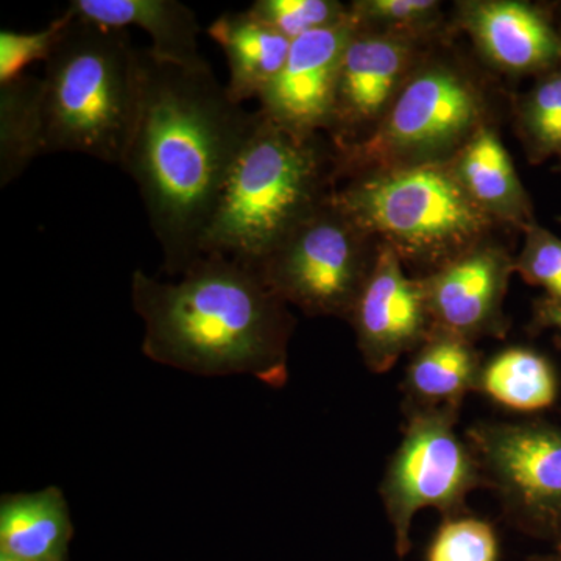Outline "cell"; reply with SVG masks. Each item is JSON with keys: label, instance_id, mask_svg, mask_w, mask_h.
<instances>
[{"label": "cell", "instance_id": "cell-1", "mask_svg": "<svg viewBox=\"0 0 561 561\" xmlns=\"http://www.w3.org/2000/svg\"><path fill=\"white\" fill-rule=\"evenodd\" d=\"M142 55V94L122 169L135 180L164 268L180 276L202 243L232 165L262 119L231 99L210 66Z\"/></svg>", "mask_w": 561, "mask_h": 561}, {"label": "cell", "instance_id": "cell-2", "mask_svg": "<svg viewBox=\"0 0 561 561\" xmlns=\"http://www.w3.org/2000/svg\"><path fill=\"white\" fill-rule=\"evenodd\" d=\"M179 278L133 273L142 353L192 375H247L273 389L286 386L295 321L261 273L227 257L202 256Z\"/></svg>", "mask_w": 561, "mask_h": 561}, {"label": "cell", "instance_id": "cell-3", "mask_svg": "<svg viewBox=\"0 0 561 561\" xmlns=\"http://www.w3.org/2000/svg\"><path fill=\"white\" fill-rule=\"evenodd\" d=\"M337 154L319 135H300L262 114L260 125L232 165L202 256H221L260 268L280 243L334 191Z\"/></svg>", "mask_w": 561, "mask_h": 561}, {"label": "cell", "instance_id": "cell-4", "mask_svg": "<svg viewBox=\"0 0 561 561\" xmlns=\"http://www.w3.org/2000/svg\"><path fill=\"white\" fill-rule=\"evenodd\" d=\"M125 28L76 16L41 79L44 154L124 164L142 94V55Z\"/></svg>", "mask_w": 561, "mask_h": 561}, {"label": "cell", "instance_id": "cell-5", "mask_svg": "<svg viewBox=\"0 0 561 561\" xmlns=\"http://www.w3.org/2000/svg\"><path fill=\"white\" fill-rule=\"evenodd\" d=\"M332 202L401 261L434 272L476 249L493 221L460 186L448 161L360 173L334 191Z\"/></svg>", "mask_w": 561, "mask_h": 561}, {"label": "cell", "instance_id": "cell-6", "mask_svg": "<svg viewBox=\"0 0 561 561\" xmlns=\"http://www.w3.org/2000/svg\"><path fill=\"white\" fill-rule=\"evenodd\" d=\"M479 119L481 102L467 80L445 68L423 70L401 88L367 138L339 150V173L440 162L481 128Z\"/></svg>", "mask_w": 561, "mask_h": 561}, {"label": "cell", "instance_id": "cell-7", "mask_svg": "<svg viewBox=\"0 0 561 561\" xmlns=\"http://www.w3.org/2000/svg\"><path fill=\"white\" fill-rule=\"evenodd\" d=\"M459 411L411 409L408 426L381 483V500L398 557L411 551L413 518L437 508L445 518L465 513L467 496L483 485L481 465L456 432Z\"/></svg>", "mask_w": 561, "mask_h": 561}, {"label": "cell", "instance_id": "cell-8", "mask_svg": "<svg viewBox=\"0 0 561 561\" xmlns=\"http://www.w3.org/2000/svg\"><path fill=\"white\" fill-rule=\"evenodd\" d=\"M368 242L331 195L257 272L279 298L308 316L350 319L375 264Z\"/></svg>", "mask_w": 561, "mask_h": 561}, {"label": "cell", "instance_id": "cell-9", "mask_svg": "<svg viewBox=\"0 0 561 561\" xmlns=\"http://www.w3.org/2000/svg\"><path fill=\"white\" fill-rule=\"evenodd\" d=\"M485 485L505 515L531 537L561 534V427L548 423L474 424L467 434Z\"/></svg>", "mask_w": 561, "mask_h": 561}, {"label": "cell", "instance_id": "cell-10", "mask_svg": "<svg viewBox=\"0 0 561 561\" xmlns=\"http://www.w3.org/2000/svg\"><path fill=\"white\" fill-rule=\"evenodd\" d=\"M373 373H387L416 351L434 330L423 279L409 278L393 249L379 245L375 264L350 319Z\"/></svg>", "mask_w": 561, "mask_h": 561}, {"label": "cell", "instance_id": "cell-11", "mask_svg": "<svg viewBox=\"0 0 561 561\" xmlns=\"http://www.w3.org/2000/svg\"><path fill=\"white\" fill-rule=\"evenodd\" d=\"M357 25L353 18L291 41L289 57L262 91L261 113L300 135L330 130L343 51Z\"/></svg>", "mask_w": 561, "mask_h": 561}, {"label": "cell", "instance_id": "cell-12", "mask_svg": "<svg viewBox=\"0 0 561 561\" xmlns=\"http://www.w3.org/2000/svg\"><path fill=\"white\" fill-rule=\"evenodd\" d=\"M411 60L408 38L356 28L335 87L330 131L339 150L353 146L360 131L375 130L401 91Z\"/></svg>", "mask_w": 561, "mask_h": 561}, {"label": "cell", "instance_id": "cell-13", "mask_svg": "<svg viewBox=\"0 0 561 561\" xmlns=\"http://www.w3.org/2000/svg\"><path fill=\"white\" fill-rule=\"evenodd\" d=\"M515 264L494 247L461 254L423 279L437 328L472 341L502 331V300Z\"/></svg>", "mask_w": 561, "mask_h": 561}, {"label": "cell", "instance_id": "cell-14", "mask_svg": "<svg viewBox=\"0 0 561 561\" xmlns=\"http://www.w3.org/2000/svg\"><path fill=\"white\" fill-rule=\"evenodd\" d=\"M463 27L497 68L540 72L561 61V38L531 5L515 0H479L461 7Z\"/></svg>", "mask_w": 561, "mask_h": 561}, {"label": "cell", "instance_id": "cell-15", "mask_svg": "<svg viewBox=\"0 0 561 561\" xmlns=\"http://www.w3.org/2000/svg\"><path fill=\"white\" fill-rule=\"evenodd\" d=\"M69 9L80 20L105 27L136 25L149 33L154 58L184 68L209 62L198 50L201 24L194 10L176 0H72Z\"/></svg>", "mask_w": 561, "mask_h": 561}, {"label": "cell", "instance_id": "cell-16", "mask_svg": "<svg viewBox=\"0 0 561 561\" xmlns=\"http://www.w3.org/2000/svg\"><path fill=\"white\" fill-rule=\"evenodd\" d=\"M483 365L471 341L434 327L415 351L405 371L404 390L411 409L459 411L470 391H478Z\"/></svg>", "mask_w": 561, "mask_h": 561}, {"label": "cell", "instance_id": "cell-17", "mask_svg": "<svg viewBox=\"0 0 561 561\" xmlns=\"http://www.w3.org/2000/svg\"><path fill=\"white\" fill-rule=\"evenodd\" d=\"M73 527L58 486L5 494L0 501V557L14 561H66Z\"/></svg>", "mask_w": 561, "mask_h": 561}, {"label": "cell", "instance_id": "cell-18", "mask_svg": "<svg viewBox=\"0 0 561 561\" xmlns=\"http://www.w3.org/2000/svg\"><path fill=\"white\" fill-rule=\"evenodd\" d=\"M460 186L491 219L531 225L530 205L500 136L481 127L448 161Z\"/></svg>", "mask_w": 561, "mask_h": 561}, {"label": "cell", "instance_id": "cell-19", "mask_svg": "<svg viewBox=\"0 0 561 561\" xmlns=\"http://www.w3.org/2000/svg\"><path fill=\"white\" fill-rule=\"evenodd\" d=\"M208 35L225 51L230 70L227 90L241 105L260 99L289 57L291 41L249 10L221 14L209 25Z\"/></svg>", "mask_w": 561, "mask_h": 561}, {"label": "cell", "instance_id": "cell-20", "mask_svg": "<svg viewBox=\"0 0 561 561\" xmlns=\"http://www.w3.org/2000/svg\"><path fill=\"white\" fill-rule=\"evenodd\" d=\"M478 391L507 411L534 413L556 402L559 381L551 362L537 351L508 348L483 365Z\"/></svg>", "mask_w": 561, "mask_h": 561}, {"label": "cell", "instance_id": "cell-21", "mask_svg": "<svg viewBox=\"0 0 561 561\" xmlns=\"http://www.w3.org/2000/svg\"><path fill=\"white\" fill-rule=\"evenodd\" d=\"M43 157L41 79L16 77L0 83V186L20 179Z\"/></svg>", "mask_w": 561, "mask_h": 561}, {"label": "cell", "instance_id": "cell-22", "mask_svg": "<svg viewBox=\"0 0 561 561\" xmlns=\"http://www.w3.org/2000/svg\"><path fill=\"white\" fill-rule=\"evenodd\" d=\"M249 11L289 41L331 27L350 16V7L335 0H257Z\"/></svg>", "mask_w": 561, "mask_h": 561}, {"label": "cell", "instance_id": "cell-23", "mask_svg": "<svg viewBox=\"0 0 561 561\" xmlns=\"http://www.w3.org/2000/svg\"><path fill=\"white\" fill-rule=\"evenodd\" d=\"M500 540L485 519L461 515L445 518L432 538L426 561H497Z\"/></svg>", "mask_w": 561, "mask_h": 561}, {"label": "cell", "instance_id": "cell-24", "mask_svg": "<svg viewBox=\"0 0 561 561\" xmlns=\"http://www.w3.org/2000/svg\"><path fill=\"white\" fill-rule=\"evenodd\" d=\"M522 128L534 157H561V70L548 73L523 103Z\"/></svg>", "mask_w": 561, "mask_h": 561}, {"label": "cell", "instance_id": "cell-25", "mask_svg": "<svg viewBox=\"0 0 561 561\" xmlns=\"http://www.w3.org/2000/svg\"><path fill=\"white\" fill-rule=\"evenodd\" d=\"M440 3L434 0H362L350 7L357 28L408 38L409 33L432 27Z\"/></svg>", "mask_w": 561, "mask_h": 561}, {"label": "cell", "instance_id": "cell-26", "mask_svg": "<svg viewBox=\"0 0 561 561\" xmlns=\"http://www.w3.org/2000/svg\"><path fill=\"white\" fill-rule=\"evenodd\" d=\"M73 20L76 13L68 7L60 18L51 21L43 31L0 32V83L22 76V70L31 62H46Z\"/></svg>", "mask_w": 561, "mask_h": 561}, {"label": "cell", "instance_id": "cell-27", "mask_svg": "<svg viewBox=\"0 0 561 561\" xmlns=\"http://www.w3.org/2000/svg\"><path fill=\"white\" fill-rule=\"evenodd\" d=\"M531 286L541 287L553 305L561 306V239L552 232L531 224L526 228V243L522 256L515 262Z\"/></svg>", "mask_w": 561, "mask_h": 561}, {"label": "cell", "instance_id": "cell-28", "mask_svg": "<svg viewBox=\"0 0 561 561\" xmlns=\"http://www.w3.org/2000/svg\"><path fill=\"white\" fill-rule=\"evenodd\" d=\"M538 320L545 327L553 328L561 334V306L553 305L549 300H545L538 306Z\"/></svg>", "mask_w": 561, "mask_h": 561}, {"label": "cell", "instance_id": "cell-29", "mask_svg": "<svg viewBox=\"0 0 561 561\" xmlns=\"http://www.w3.org/2000/svg\"><path fill=\"white\" fill-rule=\"evenodd\" d=\"M552 542H553L552 556L556 557L557 561H561V534Z\"/></svg>", "mask_w": 561, "mask_h": 561}, {"label": "cell", "instance_id": "cell-30", "mask_svg": "<svg viewBox=\"0 0 561 561\" xmlns=\"http://www.w3.org/2000/svg\"><path fill=\"white\" fill-rule=\"evenodd\" d=\"M526 561H557L556 557L552 553H548V556H534L529 557Z\"/></svg>", "mask_w": 561, "mask_h": 561}, {"label": "cell", "instance_id": "cell-31", "mask_svg": "<svg viewBox=\"0 0 561 561\" xmlns=\"http://www.w3.org/2000/svg\"><path fill=\"white\" fill-rule=\"evenodd\" d=\"M0 561H14V560L7 559V557H0Z\"/></svg>", "mask_w": 561, "mask_h": 561}]
</instances>
